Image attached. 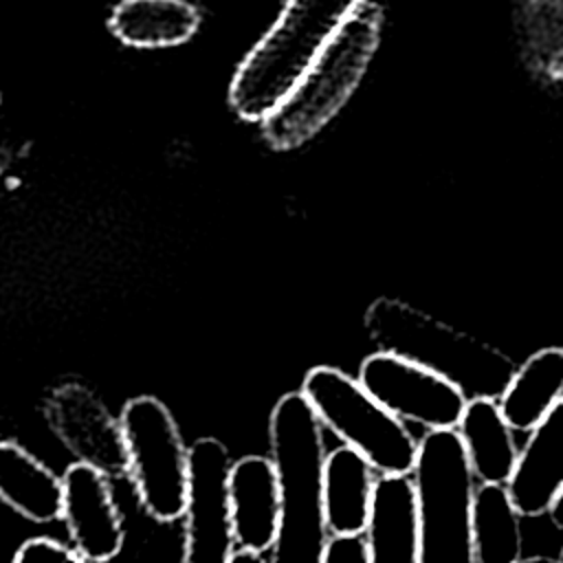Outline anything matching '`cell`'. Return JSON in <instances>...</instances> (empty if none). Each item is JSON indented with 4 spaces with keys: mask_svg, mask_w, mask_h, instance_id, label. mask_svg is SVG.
<instances>
[{
    "mask_svg": "<svg viewBox=\"0 0 563 563\" xmlns=\"http://www.w3.org/2000/svg\"><path fill=\"white\" fill-rule=\"evenodd\" d=\"M358 383L389 413L429 431L455 429L468 402L466 394L451 380L385 350L365 356Z\"/></svg>",
    "mask_w": 563,
    "mask_h": 563,
    "instance_id": "obj_9",
    "label": "cell"
},
{
    "mask_svg": "<svg viewBox=\"0 0 563 563\" xmlns=\"http://www.w3.org/2000/svg\"><path fill=\"white\" fill-rule=\"evenodd\" d=\"M301 394L321 424L358 451L380 475H409L418 442L400 418L389 413L361 383L332 365L306 372Z\"/></svg>",
    "mask_w": 563,
    "mask_h": 563,
    "instance_id": "obj_6",
    "label": "cell"
},
{
    "mask_svg": "<svg viewBox=\"0 0 563 563\" xmlns=\"http://www.w3.org/2000/svg\"><path fill=\"white\" fill-rule=\"evenodd\" d=\"M62 477L15 442H0V499L35 523L62 519Z\"/></svg>",
    "mask_w": 563,
    "mask_h": 563,
    "instance_id": "obj_20",
    "label": "cell"
},
{
    "mask_svg": "<svg viewBox=\"0 0 563 563\" xmlns=\"http://www.w3.org/2000/svg\"><path fill=\"white\" fill-rule=\"evenodd\" d=\"M321 563H369V552L361 534H334L325 543Z\"/></svg>",
    "mask_w": 563,
    "mask_h": 563,
    "instance_id": "obj_23",
    "label": "cell"
},
{
    "mask_svg": "<svg viewBox=\"0 0 563 563\" xmlns=\"http://www.w3.org/2000/svg\"><path fill=\"white\" fill-rule=\"evenodd\" d=\"M233 537L240 548L266 552L275 543L282 486L277 466L264 455H244L229 471Z\"/></svg>",
    "mask_w": 563,
    "mask_h": 563,
    "instance_id": "obj_12",
    "label": "cell"
},
{
    "mask_svg": "<svg viewBox=\"0 0 563 563\" xmlns=\"http://www.w3.org/2000/svg\"><path fill=\"white\" fill-rule=\"evenodd\" d=\"M44 416L59 442L77 457L108 477L128 471V449L121 422L99 396L77 380L57 385L44 402Z\"/></svg>",
    "mask_w": 563,
    "mask_h": 563,
    "instance_id": "obj_10",
    "label": "cell"
},
{
    "mask_svg": "<svg viewBox=\"0 0 563 563\" xmlns=\"http://www.w3.org/2000/svg\"><path fill=\"white\" fill-rule=\"evenodd\" d=\"M121 429L128 471L143 508L158 521L183 517L189 479V446L178 424L156 396H134L123 405Z\"/></svg>",
    "mask_w": 563,
    "mask_h": 563,
    "instance_id": "obj_7",
    "label": "cell"
},
{
    "mask_svg": "<svg viewBox=\"0 0 563 563\" xmlns=\"http://www.w3.org/2000/svg\"><path fill=\"white\" fill-rule=\"evenodd\" d=\"M411 473L420 563H475L471 532L475 486L457 431H427L418 442Z\"/></svg>",
    "mask_w": 563,
    "mask_h": 563,
    "instance_id": "obj_5",
    "label": "cell"
},
{
    "mask_svg": "<svg viewBox=\"0 0 563 563\" xmlns=\"http://www.w3.org/2000/svg\"><path fill=\"white\" fill-rule=\"evenodd\" d=\"M473 477L482 484H508L519 449L495 398H468L455 427Z\"/></svg>",
    "mask_w": 563,
    "mask_h": 563,
    "instance_id": "obj_17",
    "label": "cell"
},
{
    "mask_svg": "<svg viewBox=\"0 0 563 563\" xmlns=\"http://www.w3.org/2000/svg\"><path fill=\"white\" fill-rule=\"evenodd\" d=\"M559 563H563V548H561V554H559Z\"/></svg>",
    "mask_w": 563,
    "mask_h": 563,
    "instance_id": "obj_27",
    "label": "cell"
},
{
    "mask_svg": "<svg viewBox=\"0 0 563 563\" xmlns=\"http://www.w3.org/2000/svg\"><path fill=\"white\" fill-rule=\"evenodd\" d=\"M383 9L363 0L317 55L292 90L260 123L273 150L288 152L319 134L361 84L380 42Z\"/></svg>",
    "mask_w": 563,
    "mask_h": 563,
    "instance_id": "obj_2",
    "label": "cell"
},
{
    "mask_svg": "<svg viewBox=\"0 0 563 563\" xmlns=\"http://www.w3.org/2000/svg\"><path fill=\"white\" fill-rule=\"evenodd\" d=\"M363 325L378 350L409 358L457 385L466 398H499L515 361L501 350L460 332L400 299H374Z\"/></svg>",
    "mask_w": 563,
    "mask_h": 563,
    "instance_id": "obj_4",
    "label": "cell"
},
{
    "mask_svg": "<svg viewBox=\"0 0 563 563\" xmlns=\"http://www.w3.org/2000/svg\"><path fill=\"white\" fill-rule=\"evenodd\" d=\"M550 519H552V523L559 528V530H563V488H561V493H559V497L554 499V504L550 506Z\"/></svg>",
    "mask_w": 563,
    "mask_h": 563,
    "instance_id": "obj_25",
    "label": "cell"
},
{
    "mask_svg": "<svg viewBox=\"0 0 563 563\" xmlns=\"http://www.w3.org/2000/svg\"><path fill=\"white\" fill-rule=\"evenodd\" d=\"M363 537L369 563H420L416 490L407 475L376 477Z\"/></svg>",
    "mask_w": 563,
    "mask_h": 563,
    "instance_id": "obj_14",
    "label": "cell"
},
{
    "mask_svg": "<svg viewBox=\"0 0 563 563\" xmlns=\"http://www.w3.org/2000/svg\"><path fill=\"white\" fill-rule=\"evenodd\" d=\"M512 24L530 79L563 97V0H512Z\"/></svg>",
    "mask_w": 563,
    "mask_h": 563,
    "instance_id": "obj_15",
    "label": "cell"
},
{
    "mask_svg": "<svg viewBox=\"0 0 563 563\" xmlns=\"http://www.w3.org/2000/svg\"><path fill=\"white\" fill-rule=\"evenodd\" d=\"M563 398V347H543L515 367L497 398L512 431H530Z\"/></svg>",
    "mask_w": 563,
    "mask_h": 563,
    "instance_id": "obj_19",
    "label": "cell"
},
{
    "mask_svg": "<svg viewBox=\"0 0 563 563\" xmlns=\"http://www.w3.org/2000/svg\"><path fill=\"white\" fill-rule=\"evenodd\" d=\"M13 563H92V561H88L77 550L51 537H33L15 550Z\"/></svg>",
    "mask_w": 563,
    "mask_h": 563,
    "instance_id": "obj_22",
    "label": "cell"
},
{
    "mask_svg": "<svg viewBox=\"0 0 563 563\" xmlns=\"http://www.w3.org/2000/svg\"><path fill=\"white\" fill-rule=\"evenodd\" d=\"M519 510L506 484H479L473 493V556L475 563H515L521 559Z\"/></svg>",
    "mask_w": 563,
    "mask_h": 563,
    "instance_id": "obj_21",
    "label": "cell"
},
{
    "mask_svg": "<svg viewBox=\"0 0 563 563\" xmlns=\"http://www.w3.org/2000/svg\"><path fill=\"white\" fill-rule=\"evenodd\" d=\"M515 563H559V559H552V556H530V559H519Z\"/></svg>",
    "mask_w": 563,
    "mask_h": 563,
    "instance_id": "obj_26",
    "label": "cell"
},
{
    "mask_svg": "<svg viewBox=\"0 0 563 563\" xmlns=\"http://www.w3.org/2000/svg\"><path fill=\"white\" fill-rule=\"evenodd\" d=\"M108 24L112 35L128 46L165 48L194 37L200 11L187 0H119Z\"/></svg>",
    "mask_w": 563,
    "mask_h": 563,
    "instance_id": "obj_18",
    "label": "cell"
},
{
    "mask_svg": "<svg viewBox=\"0 0 563 563\" xmlns=\"http://www.w3.org/2000/svg\"><path fill=\"white\" fill-rule=\"evenodd\" d=\"M363 0H288L238 66L229 103L244 121H262L292 90Z\"/></svg>",
    "mask_w": 563,
    "mask_h": 563,
    "instance_id": "obj_3",
    "label": "cell"
},
{
    "mask_svg": "<svg viewBox=\"0 0 563 563\" xmlns=\"http://www.w3.org/2000/svg\"><path fill=\"white\" fill-rule=\"evenodd\" d=\"M227 563H266L262 552H255V550H249V548H238L231 552L229 561Z\"/></svg>",
    "mask_w": 563,
    "mask_h": 563,
    "instance_id": "obj_24",
    "label": "cell"
},
{
    "mask_svg": "<svg viewBox=\"0 0 563 563\" xmlns=\"http://www.w3.org/2000/svg\"><path fill=\"white\" fill-rule=\"evenodd\" d=\"M229 449L218 438L189 446L183 563H227L235 537L229 501Z\"/></svg>",
    "mask_w": 563,
    "mask_h": 563,
    "instance_id": "obj_8",
    "label": "cell"
},
{
    "mask_svg": "<svg viewBox=\"0 0 563 563\" xmlns=\"http://www.w3.org/2000/svg\"><path fill=\"white\" fill-rule=\"evenodd\" d=\"M273 462L282 486V512L271 563H321L325 512L321 497V422L301 391L284 394L268 420Z\"/></svg>",
    "mask_w": 563,
    "mask_h": 563,
    "instance_id": "obj_1",
    "label": "cell"
},
{
    "mask_svg": "<svg viewBox=\"0 0 563 563\" xmlns=\"http://www.w3.org/2000/svg\"><path fill=\"white\" fill-rule=\"evenodd\" d=\"M376 471L354 449L339 446L323 457L321 497L332 534H361L367 523Z\"/></svg>",
    "mask_w": 563,
    "mask_h": 563,
    "instance_id": "obj_16",
    "label": "cell"
},
{
    "mask_svg": "<svg viewBox=\"0 0 563 563\" xmlns=\"http://www.w3.org/2000/svg\"><path fill=\"white\" fill-rule=\"evenodd\" d=\"M521 517L550 510L563 488V398L530 429L506 484Z\"/></svg>",
    "mask_w": 563,
    "mask_h": 563,
    "instance_id": "obj_13",
    "label": "cell"
},
{
    "mask_svg": "<svg viewBox=\"0 0 563 563\" xmlns=\"http://www.w3.org/2000/svg\"><path fill=\"white\" fill-rule=\"evenodd\" d=\"M62 519L75 550L92 563L114 559L123 548L125 530L108 475L75 462L62 475Z\"/></svg>",
    "mask_w": 563,
    "mask_h": 563,
    "instance_id": "obj_11",
    "label": "cell"
}]
</instances>
